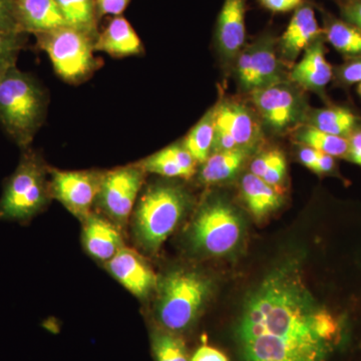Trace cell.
<instances>
[{
    "mask_svg": "<svg viewBox=\"0 0 361 361\" xmlns=\"http://www.w3.org/2000/svg\"><path fill=\"white\" fill-rule=\"evenodd\" d=\"M336 329L298 262L287 261L247 296L235 338L241 361H325Z\"/></svg>",
    "mask_w": 361,
    "mask_h": 361,
    "instance_id": "cell-1",
    "label": "cell"
},
{
    "mask_svg": "<svg viewBox=\"0 0 361 361\" xmlns=\"http://www.w3.org/2000/svg\"><path fill=\"white\" fill-rule=\"evenodd\" d=\"M47 108L49 94L32 73L16 66L0 78V126L21 149L30 148Z\"/></svg>",
    "mask_w": 361,
    "mask_h": 361,
    "instance_id": "cell-2",
    "label": "cell"
},
{
    "mask_svg": "<svg viewBox=\"0 0 361 361\" xmlns=\"http://www.w3.org/2000/svg\"><path fill=\"white\" fill-rule=\"evenodd\" d=\"M47 168L39 152L23 149L18 167L4 183L0 198V220L26 222L51 198Z\"/></svg>",
    "mask_w": 361,
    "mask_h": 361,
    "instance_id": "cell-3",
    "label": "cell"
},
{
    "mask_svg": "<svg viewBox=\"0 0 361 361\" xmlns=\"http://www.w3.org/2000/svg\"><path fill=\"white\" fill-rule=\"evenodd\" d=\"M189 204L186 192L171 184L149 187L135 212V231L147 250L156 251L172 234Z\"/></svg>",
    "mask_w": 361,
    "mask_h": 361,
    "instance_id": "cell-4",
    "label": "cell"
},
{
    "mask_svg": "<svg viewBox=\"0 0 361 361\" xmlns=\"http://www.w3.org/2000/svg\"><path fill=\"white\" fill-rule=\"evenodd\" d=\"M210 292V282L189 270H176L161 280L157 314L167 331L179 334L198 317Z\"/></svg>",
    "mask_w": 361,
    "mask_h": 361,
    "instance_id": "cell-5",
    "label": "cell"
},
{
    "mask_svg": "<svg viewBox=\"0 0 361 361\" xmlns=\"http://www.w3.org/2000/svg\"><path fill=\"white\" fill-rule=\"evenodd\" d=\"M37 47L44 51L61 80L78 85L99 70L102 61L94 56L96 37L66 25L35 35Z\"/></svg>",
    "mask_w": 361,
    "mask_h": 361,
    "instance_id": "cell-6",
    "label": "cell"
},
{
    "mask_svg": "<svg viewBox=\"0 0 361 361\" xmlns=\"http://www.w3.org/2000/svg\"><path fill=\"white\" fill-rule=\"evenodd\" d=\"M242 221L234 209L223 202H212L201 209L193 223L195 245L211 255L229 253L242 236Z\"/></svg>",
    "mask_w": 361,
    "mask_h": 361,
    "instance_id": "cell-7",
    "label": "cell"
},
{
    "mask_svg": "<svg viewBox=\"0 0 361 361\" xmlns=\"http://www.w3.org/2000/svg\"><path fill=\"white\" fill-rule=\"evenodd\" d=\"M146 173L137 164L104 173L97 202L106 215L127 222L141 191Z\"/></svg>",
    "mask_w": 361,
    "mask_h": 361,
    "instance_id": "cell-8",
    "label": "cell"
},
{
    "mask_svg": "<svg viewBox=\"0 0 361 361\" xmlns=\"http://www.w3.org/2000/svg\"><path fill=\"white\" fill-rule=\"evenodd\" d=\"M49 192L73 215L84 220L97 200L104 173L51 170Z\"/></svg>",
    "mask_w": 361,
    "mask_h": 361,
    "instance_id": "cell-9",
    "label": "cell"
},
{
    "mask_svg": "<svg viewBox=\"0 0 361 361\" xmlns=\"http://www.w3.org/2000/svg\"><path fill=\"white\" fill-rule=\"evenodd\" d=\"M237 75L242 87L251 92L280 84L279 61L271 35L259 37L241 52L237 61Z\"/></svg>",
    "mask_w": 361,
    "mask_h": 361,
    "instance_id": "cell-10",
    "label": "cell"
},
{
    "mask_svg": "<svg viewBox=\"0 0 361 361\" xmlns=\"http://www.w3.org/2000/svg\"><path fill=\"white\" fill-rule=\"evenodd\" d=\"M252 101L272 129L283 130L296 122L298 99L290 89L281 84L252 92Z\"/></svg>",
    "mask_w": 361,
    "mask_h": 361,
    "instance_id": "cell-11",
    "label": "cell"
},
{
    "mask_svg": "<svg viewBox=\"0 0 361 361\" xmlns=\"http://www.w3.org/2000/svg\"><path fill=\"white\" fill-rule=\"evenodd\" d=\"M108 268L121 284L137 297H147L155 288L157 278L135 252L123 248L110 261Z\"/></svg>",
    "mask_w": 361,
    "mask_h": 361,
    "instance_id": "cell-12",
    "label": "cell"
},
{
    "mask_svg": "<svg viewBox=\"0 0 361 361\" xmlns=\"http://www.w3.org/2000/svg\"><path fill=\"white\" fill-rule=\"evenodd\" d=\"M246 0H225L218 16L216 39L228 58L238 54L246 37Z\"/></svg>",
    "mask_w": 361,
    "mask_h": 361,
    "instance_id": "cell-13",
    "label": "cell"
},
{
    "mask_svg": "<svg viewBox=\"0 0 361 361\" xmlns=\"http://www.w3.org/2000/svg\"><path fill=\"white\" fill-rule=\"evenodd\" d=\"M322 35L314 9L310 4H302L294 11L280 39V47L287 59H294Z\"/></svg>",
    "mask_w": 361,
    "mask_h": 361,
    "instance_id": "cell-14",
    "label": "cell"
},
{
    "mask_svg": "<svg viewBox=\"0 0 361 361\" xmlns=\"http://www.w3.org/2000/svg\"><path fill=\"white\" fill-rule=\"evenodd\" d=\"M215 128L227 132L239 148L245 149L257 141L260 129L254 116L245 106L234 103H223L214 109Z\"/></svg>",
    "mask_w": 361,
    "mask_h": 361,
    "instance_id": "cell-15",
    "label": "cell"
},
{
    "mask_svg": "<svg viewBox=\"0 0 361 361\" xmlns=\"http://www.w3.org/2000/svg\"><path fill=\"white\" fill-rule=\"evenodd\" d=\"M94 49L114 58H127L142 54L144 45L129 21L120 16L113 18L104 32L97 35Z\"/></svg>",
    "mask_w": 361,
    "mask_h": 361,
    "instance_id": "cell-16",
    "label": "cell"
},
{
    "mask_svg": "<svg viewBox=\"0 0 361 361\" xmlns=\"http://www.w3.org/2000/svg\"><path fill=\"white\" fill-rule=\"evenodd\" d=\"M16 9L25 33L37 35L68 25L56 0H16Z\"/></svg>",
    "mask_w": 361,
    "mask_h": 361,
    "instance_id": "cell-17",
    "label": "cell"
},
{
    "mask_svg": "<svg viewBox=\"0 0 361 361\" xmlns=\"http://www.w3.org/2000/svg\"><path fill=\"white\" fill-rule=\"evenodd\" d=\"M291 78L297 84L311 90H322L329 84L332 68L325 58L322 37L305 49L303 58L294 66Z\"/></svg>",
    "mask_w": 361,
    "mask_h": 361,
    "instance_id": "cell-18",
    "label": "cell"
},
{
    "mask_svg": "<svg viewBox=\"0 0 361 361\" xmlns=\"http://www.w3.org/2000/svg\"><path fill=\"white\" fill-rule=\"evenodd\" d=\"M84 242L92 257L110 261L123 248L122 236L110 221L90 213L85 218Z\"/></svg>",
    "mask_w": 361,
    "mask_h": 361,
    "instance_id": "cell-19",
    "label": "cell"
},
{
    "mask_svg": "<svg viewBox=\"0 0 361 361\" xmlns=\"http://www.w3.org/2000/svg\"><path fill=\"white\" fill-rule=\"evenodd\" d=\"M197 161L183 145H171L137 164L145 173L168 178L189 179L195 174Z\"/></svg>",
    "mask_w": 361,
    "mask_h": 361,
    "instance_id": "cell-20",
    "label": "cell"
},
{
    "mask_svg": "<svg viewBox=\"0 0 361 361\" xmlns=\"http://www.w3.org/2000/svg\"><path fill=\"white\" fill-rule=\"evenodd\" d=\"M242 196L249 211L257 219L264 218L281 205V197L276 188L249 173L242 180Z\"/></svg>",
    "mask_w": 361,
    "mask_h": 361,
    "instance_id": "cell-21",
    "label": "cell"
},
{
    "mask_svg": "<svg viewBox=\"0 0 361 361\" xmlns=\"http://www.w3.org/2000/svg\"><path fill=\"white\" fill-rule=\"evenodd\" d=\"M246 158L245 149L215 152L204 163L201 171V180L209 185L224 182L238 172Z\"/></svg>",
    "mask_w": 361,
    "mask_h": 361,
    "instance_id": "cell-22",
    "label": "cell"
},
{
    "mask_svg": "<svg viewBox=\"0 0 361 361\" xmlns=\"http://www.w3.org/2000/svg\"><path fill=\"white\" fill-rule=\"evenodd\" d=\"M323 35L336 51L361 54V30L348 21L327 16Z\"/></svg>",
    "mask_w": 361,
    "mask_h": 361,
    "instance_id": "cell-23",
    "label": "cell"
},
{
    "mask_svg": "<svg viewBox=\"0 0 361 361\" xmlns=\"http://www.w3.org/2000/svg\"><path fill=\"white\" fill-rule=\"evenodd\" d=\"M214 137L215 123L214 110H211L190 130L182 145L197 163L204 164L213 149Z\"/></svg>",
    "mask_w": 361,
    "mask_h": 361,
    "instance_id": "cell-24",
    "label": "cell"
},
{
    "mask_svg": "<svg viewBox=\"0 0 361 361\" xmlns=\"http://www.w3.org/2000/svg\"><path fill=\"white\" fill-rule=\"evenodd\" d=\"M56 2L68 26L89 33L97 39L99 33H97L94 0H56Z\"/></svg>",
    "mask_w": 361,
    "mask_h": 361,
    "instance_id": "cell-25",
    "label": "cell"
},
{
    "mask_svg": "<svg viewBox=\"0 0 361 361\" xmlns=\"http://www.w3.org/2000/svg\"><path fill=\"white\" fill-rule=\"evenodd\" d=\"M311 123V127L327 134L348 137L353 134L357 123V118L348 109H323L313 114Z\"/></svg>",
    "mask_w": 361,
    "mask_h": 361,
    "instance_id": "cell-26",
    "label": "cell"
},
{
    "mask_svg": "<svg viewBox=\"0 0 361 361\" xmlns=\"http://www.w3.org/2000/svg\"><path fill=\"white\" fill-rule=\"evenodd\" d=\"M296 137L304 146L327 154L334 158L348 154V137L327 134L314 127H308L300 130Z\"/></svg>",
    "mask_w": 361,
    "mask_h": 361,
    "instance_id": "cell-27",
    "label": "cell"
},
{
    "mask_svg": "<svg viewBox=\"0 0 361 361\" xmlns=\"http://www.w3.org/2000/svg\"><path fill=\"white\" fill-rule=\"evenodd\" d=\"M152 349L155 361H190L183 339L167 330L153 334Z\"/></svg>",
    "mask_w": 361,
    "mask_h": 361,
    "instance_id": "cell-28",
    "label": "cell"
},
{
    "mask_svg": "<svg viewBox=\"0 0 361 361\" xmlns=\"http://www.w3.org/2000/svg\"><path fill=\"white\" fill-rule=\"evenodd\" d=\"M25 32H0V78L16 68L18 56L25 47Z\"/></svg>",
    "mask_w": 361,
    "mask_h": 361,
    "instance_id": "cell-29",
    "label": "cell"
},
{
    "mask_svg": "<svg viewBox=\"0 0 361 361\" xmlns=\"http://www.w3.org/2000/svg\"><path fill=\"white\" fill-rule=\"evenodd\" d=\"M0 32H23L18 20L16 0H0Z\"/></svg>",
    "mask_w": 361,
    "mask_h": 361,
    "instance_id": "cell-30",
    "label": "cell"
},
{
    "mask_svg": "<svg viewBox=\"0 0 361 361\" xmlns=\"http://www.w3.org/2000/svg\"><path fill=\"white\" fill-rule=\"evenodd\" d=\"M283 158V154L279 151H269L262 154L252 161L251 173L259 178H262L271 167Z\"/></svg>",
    "mask_w": 361,
    "mask_h": 361,
    "instance_id": "cell-31",
    "label": "cell"
},
{
    "mask_svg": "<svg viewBox=\"0 0 361 361\" xmlns=\"http://www.w3.org/2000/svg\"><path fill=\"white\" fill-rule=\"evenodd\" d=\"M130 0H97V16H120L127 8Z\"/></svg>",
    "mask_w": 361,
    "mask_h": 361,
    "instance_id": "cell-32",
    "label": "cell"
},
{
    "mask_svg": "<svg viewBox=\"0 0 361 361\" xmlns=\"http://www.w3.org/2000/svg\"><path fill=\"white\" fill-rule=\"evenodd\" d=\"M342 18L361 30V0H345L341 6Z\"/></svg>",
    "mask_w": 361,
    "mask_h": 361,
    "instance_id": "cell-33",
    "label": "cell"
},
{
    "mask_svg": "<svg viewBox=\"0 0 361 361\" xmlns=\"http://www.w3.org/2000/svg\"><path fill=\"white\" fill-rule=\"evenodd\" d=\"M287 164L285 157L279 161H277L273 167H271L268 172L261 179L265 180L270 186L276 188L283 182L286 176Z\"/></svg>",
    "mask_w": 361,
    "mask_h": 361,
    "instance_id": "cell-34",
    "label": "cell"
},
{
    "mask_svg": "<svg viewBox=\"0 0 361 361\" xmlns=\"http://www.w3.org/2000/svg\"><path fill=\"white\" fill-rule=\"evenodd\" d=\"M260 4L272 13H288L295 11L303 4V0H259Z\"/></svg>",
    "mask_w": 361,
    "mask_h": 361,
    "instance_id": "cell-35",
    "label": "cell"
},
{
    "mask_svg": "<svg viewBox=\"0 0 361 361\" xmlns=\"http://www.w3.org/2000/svg\"><path fill=\"white\" fill-rule=\"evenodd\" d=\"M342 82L353 85L361 82V59L346 63L339 71Z\"/></svg>",
    "mask_w": 361,
    "mask_h": 361,
    "instance_id": "cell-36",
    "label": "cell"
},
{
    "mask_svg": "<svg viewBox=\"0 0 361 361\" xmlns=\"http://www.w3.org/2000/svg\"><path fill=\"white\" fill-rule=\"evenodd\" d=\"M190 361H229L224 353L211 346L203 345L195 351Z\"/></svg>",
    "mask_w": 361,
    "mask_h": 361,
    "instance_id": "cell-37",
    "label": "cell"
},
{
    "mask_svg": "<svg viewBox=\"0 0 361 361\" xmlns=\"http://www.w3.org/2000/svg\"><path fill=\"white\" fill-rule=\"evenodd\" d=\"M348 155L353 163L361 166V130L348 137Z\"/></svg>",
    "mask_w": 361,
    "mask_h": 361,
    "instance_id": "cell-38",
    "label": "cell"
},
{
    "mask_svg": "<svg viewBox=\"0 0 361 361\" xmlns=\"http://www.w3.org/2000/svg\"><path fill=\"white\" fill-rule=\"evenodd\" d=\"M319 151L310 148V147H304L299 152V160L310 170L317 171L318 158H319Z\"/></svg>",
    "mask_w": 361,
    "mask_h": 361,
    "instance_id": "cell-39",
    "label": "cell"
},
{
    "mask_svg": "<svg viewBox=\"0 0 361 361\" xmlns=\"http://www.w3.org/2000/svg\"><path fill=\"white\" fill-rule=\"evenodd\" d=\"M358 92H360L361 96V82H360V85H358Z\"/></svg>",
    "mask_w": 361,
    "mask_h": 361,
    "instance_id": "cell-40",
    "label": "cell"
}]
</instances>
